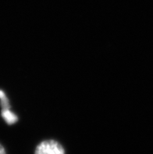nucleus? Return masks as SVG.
<instances>
[{
  "instance_id": "nucleus-1",
  "label": "nucleus",
  "mask_w": 153,
  "mask_h": 154,
  "mask_svg": "<svg viewBox=\"0 0 153 154\" xmlns=\"http://www.w3.org/2000/svg\"><path fill=\"white\" fill-rule=\"evenodd\" d=\"M34 154H66V149L59 141L49 139L38 143Z\"/></svg>"
},
{
  "instance_id": "nucleus-2",
  "label": "nucleus",
  "mask_w": 153,
  "mask_h": 154,
  "mask_svg": "<svg viewBox=\"0 0 153 154\" xmlns=\"http://www.w3.org/2000/svg\"><path fill=\"white\" fill-rule=\"evenodd\" d=\"M0 154H7L6 153V149L1 143H0Z\"/></svg>"
}]
</instances>
